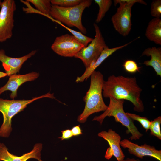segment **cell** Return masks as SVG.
I'll return each instance as SVG.
<instances>
[{
	"instance_id": "6da1fadb",
	"label": "cell",
	"mask_w": 161,
	"mask_h": 161,
	"mask_svg": "<svg viewBox=\"0 0 161 161\" xmlns=\"http://www.w3.org/2000/svg\"><path fill=\"white\" fill-rule=\"evenodd\" d=\"M102 90L104 97L127 100L133 103L134 111H144V106L140 98L142 89L137 84L135 77L110 75L104 81Z\"/></svg>"
},
{
	"instance_id": "7a4b0ae2",
	"label": "cell",
	"mask_w": 161,
	"mask_h": 161,
	"mask_svg": "<svg viewBox=\"0 0 161 161\" xmlns=\"http://www.w3.org/2000/svg\"><path fill=\"white\" fill-rule=\"evenodd\" d=\"M89 88L83 97L85 106L82 113L78 116L77 121L85 122L92 114L104 111L107 108L103 97L102 88L104 81L103 75L99 71H94L90 76Z\"/></svg>"
},
{
	"instance_id": "3957f363",
	"label": "cell",
	"mask_w": 161,
	"mask_h": 161,
	"mask_svg": "<svg viewBox=\"0 0 161 161\" xmlns=\"http://www.w3.org/2000/svg\"><path fill=\"white\" fill-rule=\"evenodd\" d=\"M109 104L106 109L101 115L95 116L92 120L99 122L101 125L104 119L107 117H114L116 122L120 123L127 128V134L131 133V136L129 139L131 140L139 139L143 136L134 125L133 120L126 114L124 110L123 105L124 100L110 97Z\"/></svg>"
},
{
	"instance_id": "277c9868",
	"label": "cell",
	"mask_w": 161,
	"mask_h": 161,
	"mask_svg": "<svg viewBox=\"0 0 161 161\" xmlns=\"http://www.w3.org/2000/svg\"><path fill=\"white\" fill-rule=\"evenodd\" d=\"M92 1L83 0L79 4L69 7L52 5L50 16L56 21L64 23L69 27H75L81 32L87 33L86 28L82 22V16L85 9L91 4Z\"/></svg>"
},
{
	"instance_id": "5b68a950",
	"label": "cell",
	"mask_w": 161,
	"mask_h": 161,
	"mask_svg": "<svg viewBox=\"0 0 161 161\" xmlns=\"http://www.w3.org/2000/svg\"><path fill=\"white\" fill-rule=\"evenodd\" d=\"M44 97L55 98L53 94L48 92L29 100H8L0 98V112L3 121L0 128V136L8 137L12 131V119L16 114L24 110L27 106L37 100Z\"/></svg>"
},
{
	"instance_id": "8992f818",
	"label": "cell",
	"mask_w": 161,
	"mask_h": 161,
	"mask_svg": "<svg viewBox=\"0 0 161 161\" xmlns=\"http://www.w3.org/2000/svg\"><path fill=\"white\" fill-rule=\"evenodd\" d=\"M95 35L90 43L83 47L74 56L80 59L86 69L93 61H96L102 51L108 46L106 45L99 26L94 23Z\"/></svg>"
},
{
	"instance_id": "52a82bcc",
	"label": "cell",
	"mask_w": 161,
	"mask_h": 161,
	"mask_svg": "<svg viewBox=\"0 0 161 161\" xmlns=\"http://www.w3.org/2000/svg\"><path fill=\"white\" fill-rule=\"evenodd\" d=\"M1 7L0 42H3L11 38L13 35L16 5L13 0H4L2 2Z\"/></svg>"
},
{
	"instance_id": "ba28073f",
	"label": "cell",
	"mask_w": 161,
	"mask_h": 161,
	"mask_svg": "<svg viewBox=\"0 0 161 161\" xmlns=\"http://www.w3.org/2000/svg\"><path fill=\"white\" fill-rule=\"evenodd\" d=\"M83 47L73 35L67 34L56 37L51 48L60 56L71 57H74Z\"/></svg>"
},
{
	"instance_id": "9c48e42d",
	"label": "cell",
	"mask_w": 161,
	"mask_h": 161,
	"mask_svg": "<svg viewBox=\"0 0 161 161\" xmlns=\"http://www.w3.org/2000/svg\"><path fill=\"white\" fill-rule=\"evenodd\" d=\"M119 4L120 6L112 16L111 21L115 30L125 37L129 35L131 29V10L134 4L124 3Z\"/></svg>"
},
{
	"instance_id": "30bf717a",
	"label": "cell",
	"mask_w": 161,
	"mask_h": 161,
	"mask_svg": "<svg viewBox=\"0 0 161 161\" xmlns=\"http://www.w3.org/2000/svg\"><path fill=\"white\" fill-rule=\"evenodd\" d=\"M98 136L106 140L109 145L104 156L106 159L109 160L113 156L115 157L117 161H121L125 159V155L120 146L121 137L118 134L109 129L108 131H102L99 133Z\"/></svg>"
},
{
	"instance_id": "8fae6325",
	"label": "cell",
	"mask_w": 161,
	"mask_h": 161,
	"mask_svg": "<svg viewBox=\"0 0 161 161\" xmlns=\"http://www.w3.org/2000/svg\"><path fill=\"white\" fill-rule=\"evenodd\" d=\"M120 145L124 148H127L130 154L138 158L142 159L144 156H149L161 161V150L156 149L153 146L146 143L139 145L126 139L121 141Z\"/></svg>"
},
{
	"instance_id": "7c38bea8",
	"label": "cell",
	"mask_w": 161,
	"mask_h": 161,
	"mask_svg": "<svg viewBox=\"0 0 161 161\" xmlns=\"http://www.w3.org/2000/svg\"><path fill=\"white\" fill-rule=\"evenodd\" d=\"M37 50L32 51L30 53L19 58H13L7 55L5 51L0 50V61L7 76L19 72L22 65L28 59L34 55Z\"/></svg>"
},
{
	"instance_id": "4fadbf2b",
	"label": "cell",
	"mask_w": 161,
	"mask_h": 161,
	"mask_svg": "<svg viewBox=\"0 0 161 161\" xmlns=\"http://www.w3.org/2000/svg\"><path fill=\"white\" fill-rule=\"evenodd\" d=\"M39 75V74L35 72L23 75H10L6 84L0 88V95L5 91L9 90L11 92L10 97L13 99L17 97V91L20 86L25 82L35 80Z\"/></svg>"
},
{
	"instance_id": "5bb4252c",
	"label": "cell",
	"mask_w": 161,
	"mask_h": 161,
	"mask_svg": "<svg viewBox=\"0 0 161 161\" xmlns=\"http://www.w3.org/2000/svg\"><path fill=\"white\" fill-rule=\"evenodd\" d=\"M42 148V144H36L31 151L21 156H18L9 152L5 145L0 143V161H27L30 158L35 159L38 161H43L41 158V151Z\"/></svg>"
},
{
	"instance_id": "9a60e30c",
	"label": "cell",
	"mask_w": 161,
	"mask_h": 161,
	"mask_svg": "<svg viewBox=\"0 0 161 161\" xmlns=\"http://www.w3.org/2000/svg\"><path fill=\"white\" fill-rule=\"evenodd\" d=\"M137 38L138 39V38L124 45L117 47L109 48L108 46L107 47L102 51L94 65L91 67L86 69L85 72L81 76L77 78L75 82L77 83H80L87 80L95 69L108 57L117 50L127 46Z\"/></svg>"
},
{
	"instance_id": "2e32d148",
	"label": "cell",
	"mask_w": 161,
	"mask_h": 161,
	"mask_svg": "<svg viewBox=\"0 0 161 161\" xmlns=\"http://www.w3.org/2000/svg\"><path fill=\"white\" fill-rule=\"evenodd\" d=\"M151 56L149 60L145 61L143 64L151 66L154 69L157 75L161 76V48L153 47H148L143 52L141 56Z\"/></svg>"
},
{
	"instance_id": "e0dca14e",
	"label": "cell",
	"mask_w": 161,
	"mask_h": 161,
	"mask_svg": "<svg viewBox=\"0 0 161 161\" xmlns=\"http://www.w3.org/2000/svg\"><path fill=\"white\" fill-rule=\"evenodd\" d=\"M145 36L150 41L161 45V19L154 18L148 23Z\"/></svg>"
},
{
	"instance_id": "ac0fdd59",
	"label": "cell",
	"mask_w": 161,
	"mask_h": 161,
	"mask_svg": "<svg viewBox=\"0 0 161 161\" xmlns=\"http://www.w3.org/2000/svg\"><path fill=\"white\" fill-rule=\"evenodd\" d=\"M27 1L32 4L42 14L52 19L50 16L52 7L50 0H27Z\"/></svg>"
},
{
	"instance_id": "d6986e66",
	"label": "cell",
	"mask_w": 161,
	"mask_h": 161,
	"mask_svg": "<svg viewBox=\"0 0 161 161\" xmlns=\"http://www.w3.org/2000/svg\"><path fill=\"white\" fill-rule=\"evenodd\" d=\"M94 1L99 7V12L95 21L96 23H98L102 20L110 9L112 1L111 0H95Z\"/></svg>"
},
{
	"instance_id": "ffe728a7",
	"label": "cell",
	"mask_w": 161,
	"mask_h": 161,
	"mask_svg": "<svg viewBox=\"0 0 161 161\" xmlns=\"http://www.w3.org/2000/svg\"><path fill=\"white\" fill-rule=\"evenodd\" d=\"M56 22L69 31L80 43L84 46V47H86L88 44L90 43L93 39L84 35L81 32L74 30L65 26L60 22Z\"/></svg>"
},
{
	"instance_id": "44dd1931",
	"label": "cell",
	"mask_w": 161,
	"mask_h": 161,
	"mask_svg": "<svg viewBox=\"0 0 161 161\" xmlns=\"http://www.w3.org/2000/svg\"><path fill=\"white\" fill-rule=\"evenodd\" d=\"M161 117L159 116L153 121H151L149 129L150 134L156 137L159 140H161V131L160 125Z\"/></svg>"
},
{
	"instance_id": "7402d4cb",
	"label": "cell",
	"mask_w": 161,
	"mask_h": 161,
	"mask_svg": "<svg viewBox=\"0 0 161 161\" xmlns=\"http://www.w3.org/2000/svg\"><path fill=\"white\" fill-rule=\"evenodd\" d=\"M126 114L133 120L137 121L141 124L147 132L149 129L151 123L147 117H141L134 114L126 112Z\"/></svg>"
},
{
	"instance_id": "603a6c76",
	"label": "cell",
	"mask_w": 161,
	"mask_h": 161,
	"mask_svg": "<svg viewBox=\"0 0 161 161\" xmlns=\"http://www.w3.org/2000/svg\"><path fill=\"white\" fill-rule=\"evenodd\" d=\"M83 0H51L52 5H57L64 7H69L75 6L81 3Z\"/></svg>"
},
{
	"instance_id": "cb8c5ba5",
	"label": "cell",
	"mask_w": 161,
	"mask_h": 161,
	"mask_svg": "<svg viewBox=\"0 0 161 161\" xmlns=\"http://www.w3.org/2000/svg\"><path fill=\"white\" fill-rule=\"evenodd\" d=\"M150 13L154 18H160L161 17V0H154L151 4Z\"/></svg>"
},
{
	"instance_id": "d4e9b609",
	"label": "cell",
	"mask_w": 161,
	"mask_h": 161,
	"mask_svg": "<svg viewBox=\"0 0 161 161\" xmlns=\"http://www.w3.org/2000/svg\"><path fill=\"white\" fill-rule=\"evenodd\" d=\"M123 66L126 71L131 73H135L139 71L140 68L138 66L137 63L131 60L126 61L124 63Z\"/></svg>"
},
{
	"instance_id": "484cf974",
	"label": "cell",
	"mask_w": 161,
	"mask_h": 161,
	"mask_svg": "<svg viewBox=\"0 0 161 161\" xmlns=\"http://www.w3.org/2000/svg\"><path fill=\"white\" fill-rule=\"evenodd\" d=\"M114 5L115 6L117 4L120 3L133 4L136 3H139L145 5L147 4L146 2L143 0H114Z\"/></svg>"
},
{
	"instance_id": "4316f807",
	"label": "cell",
	"mask_w": 161,
	"mask_h": 161,
	"mask_svg": "<svg viewBox=\"0 0 161 161\" xmlns=\"http://www.w3.org/2000/svg\"><path fill=\"white\" fill-rule=\"evenodd\" d=\"M61 136L58 137L61 139V140H64L69 139L73 136L71 130L67 129L61 131Z\"/></svg>"
},
{
	"instance_id": "83f0119b",
	"label": "cell",
	"mask_w": 161,
	"mask_h": 161,
	"mask_svg": "<svg viewBox=\"0 0 161 161\" xmlns=\"http://www.w3.org/2000/svg\"><path fill=\"white\" fill-rule=\"evenodd\" d=\"M71 131L73 136H78L82 134V130L79 125L73 127Z\"/></svg>"
},
{
	"instance_id": "f1b7e54d",
	"label": "cell",
	"mask_w": 161,
	"mask_h": 161,
	"mask_svg": "<svg viewBox=\"0 0 161 161\" xmlns=\"http://www.w3.org/2000/svg\"><path fill=\"white\" fill-rule=\"evenodd\" d=\"M121 161H140V160L138 159H136L134 158H127L126 159H124Z\"/></svg>"
},
{
	"instance_id": "f546056e",
	"label": "cell",
	"mask_w": 161,
	"mask_h": 161,
	"mask_svg": "<svg viewBox=\"0 0 161 161\" xmlns=\"http://www.w3.org/2000/svg\"><path fill=\"white\" fill-rule=\"evenodd\" d=\"M7 76V75L6 73L0 71V78Z\"/></svg>"
},
{
	"instance_id": "4dcf8cb0",
	"label": "cell",
	"mask_w": 161,
	"mask_h": 161,
	"mask_svg": "<svg viewBox=\"0 0 161 161\" xmlns=\"http://www.w3.org/2000/svg\"><path fill=\"white\" fill-rule=\"evenodd\" d=\"M2 2L0 0V7H1V4Z\"/></svg>"
}]
</instances>
